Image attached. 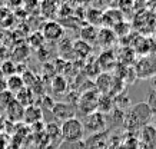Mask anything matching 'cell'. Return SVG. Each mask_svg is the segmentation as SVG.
I'll return each instance as SVG.
<instances>
[{"label": "cell", "instance_id": "17", "mask_svg": "<svg viewBox=\"0 0 156 149\" xmlns=\"http://www.w3.org/2000/svg\"><path fill=\"white\" fill-rule=\"evenodd\" d=\"M123 20V16L119 10H108V12H103V16H102V24L103 27H108V29H113L118 23H120Z\"/></svg>", "mask_w": 156, "mask_h": 149}, {"label": "cell", "instance_id": "4", "mask_svg": "<svg viewBox=\"0 0 156 149\" xmlns=\"http://www.w3.org/2000/svg\"><path fill=\"white\" fill-rule=\"evenodd\" d=\"M40 32H42L43 37H44L46 42H49V43H57V42H60L62 39L65 37L66 29L57 20H48L42 26Z\"/></svg>", "mask_w": 156, "mask_h": 149}, {"label": "cell", "instance_id": "12", "mask_svg": "<svg viewBox=\"0 0 156 149\" xmlns=\"http://www.w3.org/2000/svg\"><path fill=\"white\" fill-rule=\"evenodd\" d=\"M5 111H6V115H7V119H9L10 122H14V123H17V122H23L24 108L20 105L16 99H13V101L10 102Z\"/></svg>", "mask_w": 156, "mask_h": 149}, {"label": "cell", "instance_id": "7", "mask_svg": "<svg viewBox=\"0 0 156 149\" xmlns=\"http://www.w3.org/2000/svg\"><path fill=\"white\" fill-rule=\"evenodd\" d=\"M139 146L140 149H156V128L152 123L143 126L139 130Z\"/></svg>", "mask_w": 156, "mask_h": 149}, {"label": "cell", "instance_id": "25", "mask_svg": "<svg viewBox=\"0 0 156 149\" xmlns=\"http://www.w3.org/2000/svg\"><path fill=\"white\" fill-rule=\"evenodd\" d=\"M102 16H103V12H100L98 9H89L86 12V23L92 24V26H98V24L102 23Z\"/></svg>", "mask_w": 156, "mask_h": 149}, {"label": "cell", "instance_id": "11", "mask_svg": "<svg viewBox=\"0 0 156 149\" xmlns=\"http://www.w3.org/2000/svg\"><path fill=\"white\" fill-rule=\"evenodd\" d=\"M42 120H43V111L36 105V103L27 106V108H24L23 122L26 125H34V123L42 122Z\"/></svg>", "mask_w": 156, "mask_h": 149}, {"label": "cell", "instance_id": "23", "mask_svg": "<svg viewBox=\"0 0 156 149\" xmlns=\"http://www.w3.org/2000/svg\"><path fill=\"white\" fill-rule=\"evenodd\" d=\"M24 87V83H23V79L22 76L19 75H13V76H9L6 79V90L10 92V93H19L22 89Z\"/></svg>", "mask_w": 156, "mask_h": 149}, {"label": "cell", "instance_id": "18", "mask_svg": "<svg viewBox=\"0 0 156 149\" xmlns=\"http://www.w3.org/2000/svg\"><path fill=\"white\" fill-rule=\"evenodd\" d=\"M98 33H99V29L96 26H92V24H83L80 27V40L86 42V43H96L98 40Z\"/></svg>", "mask_w": 156, "mask_h": 149}, {"label": "cell", "instance_id": "30", "mask_svg": "<svg viewBox=\"0 0 156 149\" xmlns=\"http://www.w3.org/2000/svg\"><path fill=\"white\" fill-rule=\"evenodd\" d=\"M106 116H108L109 119H112V122H115V125H123V120H125V111L115 108L113 111Z\"/></svg>", "mask_w": 156, "mask_h": 149}, {"label": "cell", "instance_id": "10", "mask_svg": "<svg viewBox=\"0 0 156 149\" xmlns=\"http://www.w3.org/2000/svg\"><path fill=\"white\" fill-rule=\"evenodd\" d=\"M98 63H99L102 72H109L115 69L116 63H118V59H116V55H115L113 49H109V50H103V52L99 55L98 58Z\"/></svg>", "mask_w": 156, "mask_h": 149}, {"label": "cell", "instance_id": "33", "mask_svg": "<svg viewBox=\"0 0 156 149\" xmlns=\"http://www.w3.org/2000/svg\"><path fill=\"white\" fill-rule=\"evenodd\" d=\"M34 53H36V58H37L40 62H43V63L49 62V58H50V49L46 48V44H44L43 48L34 50Z\"/></svg>", "mask_w": 156, "mask_h": 149}, {"label": "cell", "instance_id": "8", "mask_svg": "<svg viewBox=\"0 0 156 149\" xmlns=\"http://www.w3.org/2000/svg\"><path fill=\"white\" fill-rule=\"evenodd\" d=\"M50 113L53 115V118L56 120H60L62 123L65 122V120L70 119V118H75V108L66 102H56L55 106L52 108V111Z\"/></svg>", "mask_w": 156, "mask_h": 149}, {"label": "cell", "instance_id": "9", "mask_svg": "<svg viewBox=\"0 0 156 149\" xmlns=\"http://www.w3.org/2000/svg\"><path fill=\"white\" fill-rule=\"evenodd\" d=\"M96 43L99 44V46H102V48H103V50L113 49V46L118 43V36H116V33L113 32V29L102 27V29H99Z\"/></svg>", "mask_w": 156, "mask_h": 149}, {"label": "cell", "instance_id": "21", "mask_svg": "<svg viewBox=\"0 0 156 149\" xmlns=\"http://www.w3.org/2000/svg\"><path fill=\"white\" fill-rule=\"evenodd\" d=\"M115 109V101L110 95H100L98 99V109L96 111L103 113L105 116L109 115Z\"/></svg>", "mask_w": 156, "mask_h": 149}, {"label": "cell", "instance_id": "13", "mask_svg": "<svg viewBox=\"0 0 156 149\" xmlns=\"http://www.w3.org/2000/svg\"><path fill=\"white\" fill-rule=\"evenodd\" d=\"M112 80H113V76L110 73L102 72L93 82L95 89L99 92L100 95H109V90H110V86H112Z\"/></svg>", "mask_w": 156, "mask_h": 149}, {"label": "cell", "instance_id": "14", "mask_svg": "<svg viewBox=\"0 0 156 149\" xmlns=\"http://www.w3.org/2000/svg\"><path fill=\"white\" fill-rule=\"evenodd\" d=\"M92 52H93L92 44L86 43L80 39L73 42V55H75L76 60H86L87 58H90Z\"/></svg>", "mask_w": 156, "mask_h": 149}, {"label": "cell", "instance_id": "16", "mask_svg": "<svg viewBox=\"0 0 156 149\" xmlns=\"http://www.w3.org/2000/svg\"><path fill=\"white\" fill-rule=\"evenodd\" d=\"M57 53H59V58L65 59V60L75 59V55H73V40L63 37L60 42H57Z\"/></svg>", "mask_w": 156, "mask_h": 149}, {"label": "cell", "instance_id": "38", "mask_svg": "<svg viewBox=\"0 0 156 149\" xmlns=\"http://www.w3.org/2000/svg\"><path fill=\"white\" fill-rule=\"evenodd\" d=\"M152 125H153V126L156 128V112L153 113V118H152Z\"/></svg>", "mask_w": 156, "mask_h": 149}, {"label": "cell", "instance_id": "35", "mask_svg": "<svg viewBox=\"0 0 156 149\" xmlns=\"http://www.w3.org/2000/svg\"><path fill=\"white\" fill-rule=\"evenodd\" d=\"M146 103L153 109V112H156V90L152 89V90L147 93V102Z\"/></svg>", "mask_w": 156, "mask_h": 149}, {"label": "cell", "instance_id": "40", "mask_svg": "<svg viewBox=\"0 0 156 149\" xmlns=\"http://www.w3.org/2000/svg\"><path fill=\"white\" fill-rule=\"evenodd\" d=\"M53 2H55V3H56V2H59V0H53Z\"/></svg>", "mask_w": 156, "mask_h": 149}, {"label": "cell", "instance_id": "20", "mask_svg": "<svg viewBox=\"0 0 156 149\" xmlns=\"http://www.w3.org/2000/svg\"><path fill=\"white\" fill-rule=\"evenodd\" d=\"M50 89L55 95H65L69 89V83H67V79L62 75H56L50 80Z\"/></svg>", "mask_w": 156, "mask_h": 149}, {"label": "cell", "instance_id": "26", "mask_svg": "<svg viewBox=\"0 0 156 149\" xmlns=\"http://www.w3.org/2000/svg\"><path fill=\"white\" fill-rule=\"evenodd\" d=\"M0 73L6 77L16 75V63L12 59H5L3 62L0 63Z\"/></svg>", "mask_w": 156, "mask_h": 149}, {"label": "cell", "instance_id": "19", "mask_svg": "<svg viewBox=\"0 0 156 149\" xmlns=\"http://www.w3.org/2000/svg\"><path fill=\"white\" fill-rule=\"evenodd\" d=\"M14 99L19 102L23 108H27V106H30V105H34V102H36V95L33 93L32 89H29V87H23L19 93H16V95H14Z\"/></svg>", "mask_w": 156, "mask_h": 149}, {"label": "cell", "instance_id": "37", "mask_svg": "<svg viewBox=\"0 0 156 149\" xmlns=\"http://www.w3.org/2000/svg\"><path fill=\"white\" fill-rule=\"evenodd\" d=\"M151 83H152V87H153V90H156V75L151 79Z\"/></svg>", "mask_w": 156, "mask_h": 149}, {"label": "cell", "instance_id": "27", "mask_svg": "<svg viewBox=\"0 0 156 149\" xmlns=\"http://www.w3.org/2000/svg\"><path fill=\"white\" fill-rule=\"evenodd\" d=\"M56 75L57 72L53 62H46L42 65V80H52Z\"/></svg>", "mask_w": 156, "mask_h": 149}, {"label": "cell", "instance_id": "24", "mask_svg": "<svg viewBox=\"0 0 156 149\" xmlns=\"http://www.w3.org/2000/svg\"><path fill=\"white\" fill-rule=\"evenodd\" d=\"M40 12L49 20H53V17H55V15H56V12H57V5L53 0H44V2L40 3Z\"/></svg>", "mask_w": 156, "mask_h": 149}, {"label": "cell", "instance_id": "32", "mask_svg": "<svg viewBox=\"0 0 156 149\" xmlns=\"http://www.w3.org/2000/svg\"><path fill=\"white\" fill-rule=\"evenodd\" d=\"M113 32L116 33V36L118 37H122V36H126V34L130 32V26H129L126 22H120V23H118L116 26L113 27Z\"/></svg>", "mask_w": 156, "mask_h": 149}, {"label": "cell", "instance_id": "34", "mask_svg": "<svg viewBox=\"0 0 156 149\" xmlns=\"http://www.w3.org/2000/svg\"><path fill=\"white\" fill-rule=\"evenodd\" d=\"M13 99H14L13 93H10V92H7V90L2 92V93H0V103H2V108H3V109H6V108H7V105H9Z\"/></svg>", "mask_w": 156, "mask_h": 149}, {"label": "cell", "instance_id": "6", "mask_svg": "<svg viewBox=\"0 0 156 149\" xmlns=\"http://www.w3.org/2000/svg\"><path fill=\"white\" fill-rule=\"evenodd\" d=\"M82 123H83L85 132L96 135V133H100L102 130L106 129L108 120H106V116H105L103 113L95 111V112H92V113H89V115H86L85 120H83Z\"/></svg>", "mask_w": 156, "mask_h": 149}, {"label": "cell", "instance_id": "15", "mask_svg": "<svg viewBox=\"0 0 156 149\" xmlns=\"http://www.w3.org/2000/svg\"><path fill=\"white\" fill-rule=\"evenodd\" d=\"M30 55H32V49L26 43H19L13 48L12 53H10V59L14 63H24L30 58Z\"/></svg>", "mask_w": 156, "mask_h": 149}, {"label": "cell", "instance_id": "2", "mask_svg": "<svg viewBox=\"0 0 156 149\" xmlns=\"http://www.w3.org/2000/svg\"><path fill=\"white\" fill-rule=\"evenodd\" d=\"M60 132H62V140L66 142V144H79L83 139V136H85L83 123L76 116L65 120L62 123Z\"/></svg>", "mask_w": 156, "mask_h": 149}, {"label": "cell", "instance_id": "5", "mask_svg": "<svg viewBox=\"0 0 156 149\" xmlns=\"http://www.w3.org/2000/svg\"><path fill=\"white\" fill-rule=\"evenodd\" d=\"M99 96H100V93L96 90L95 87L89 89V90L82 92L80 96H79V102H77L79 111L85 116L92 113V112H95L98 109V99H99Z\"/></svg>", "mask_w": 156, "mask_h": 149}, {"label": "cell", "instance_id": "39", "mask_svg": "<svg viewBox=\"0 0 156 149\" xmlns=\"http://www.w3.org/2000/svg\"><path fill=\"white\" fill-rule=\"evenodd\" d=\"M3 49V43H2V39H0V50Z\"/></svg>", "mask_w": 156, "mask_h": 149}, {"label": "cell", "instance_id": "31", "mask_svg": "<svg viewBox=\"0 0 156 149\" xmlns=\"http://www.w3.org/2000/svg\"><path fill=\"white\" fill-rule=\"evenodd\" d=\"M22 79H23V83H24V87H32L34 85V83L37 82V75L34 72H32V70H26V72L22 75Z\"/></svg>", "mask_w": 156, "mask_h": 149}, {"label": "cell", "instance_id": "36", "mask_svg": "<svg viewBox=\"0 0 156 149\" xmlns=\"http://www.w3.org/2000/svg\"><path fill=\"white\" fill-rule=\"evenodd\" d=\"M6 2H7L9 7H14V9H17V7L23 5V0H6Z\"/></svg>", "mask_w": 156, "mask_h": 149}, {"label": "cell", "instance_id": "3", "mask_svg": "<svg viewBox=\"0 0 156 149\" xmlns=\"http://www.w3.org/2000/svg\"><path fill=\"white\" fill-rule=\"evenodd\" d=\"M135 72L137 79H152L156 75V55H146L135 60Z\"/></svg>", "mask_w": 156, "mask_h": 149}, {"label": "cell", "instance_id": "28", "mask_svg": "<svg viewBox=\"0 0 156 149\" xmlns=\"http://www.w3.org/2000/svg\"><path fill=\"white\" fill-rule=\"evenodd\" d=\"M113 101H115V108L125 111V108H128L129 103H130V98H129L126 92H122V93H119V95H116L113 98Z\"/></svg>", "mask_w": 156, "mask_h": 149}, {"label": "cell", "instance_id": "22", "mask_svg": "<svg viewBox=\"0 0 156 149\" xmlns=\"http://www.w3.org/2000/svg\"><path fill=\"white\" fill-rule=\"evenodd\" d=\"M26 44H27L30 49L37 50V49L43 48V46L46 44V40L43 37L42 32H40V30H36V32H32V33L26 37Z\"/></svg>", "mask_w": 156, "mask_h": 149}, {"label": "cell", "instance_id": "1", "mask_svg": "<svg viewBox=\"0 0 156 149\" xmlns=\"http://www.w3.org/2000/svg\"><path fill=\"white\" fill-rule=\"evenodd\" d=\"M153 113H155L153 109L146 102H139L136 105L130 106L128 112L125 113V120L122 126L128 133H137L143 126L152 123Z\"/></svg>", "mask_w": 156, "mask_h": 149}, {"label": "cell", "instance_id": "29", "mask_svg": "<svg viewBox=\"0 0 156 149\" xmlns=\"http://www.w3.org/2000/svg\"><path fill=\"white\" fill-rule=\"evenodd\" d=\"M55 103H56V101H55V99H53L50 95H48V93H46V95H43V96L39 98V99H37V103H36V105H37L39 108L42 109V111L44 109V108H46V109L50 112V111H52V108L55 106Z\"/></svg>", "mask_w": 156, "mask_h": 149}]
</instances>
